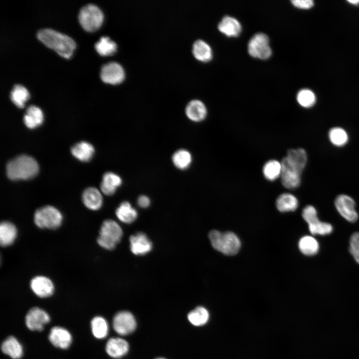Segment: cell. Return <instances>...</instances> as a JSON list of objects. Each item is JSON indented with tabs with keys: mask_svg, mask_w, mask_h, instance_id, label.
Wrapping results in <instances>:
<instances>
[{
	"mask_svg": "<svg viewBox=\"0 0 359 359\" xmlns=\"http://www.w3.org/2000/svg\"><path fill=\"white\" fill-rule=\"evenodd\" d=\"M36 36L46 46L65 58L71 56L75 48V43L71 38L50 28L40 29Z\"/></svg>",
	"mask_w": 359,
	"mask_h": 359,
	"instance_id": "1",
	"label": "cell"
},
{
	"mask_svg": "<svg viewBox=\"0 0 359 359\" xmlns=\"http://www.w3.org/2000/svg\"><path fill=\"white\" fill-rule=\"evenodd\" d=\"M39 171L36 161L32 157L22 155L12 159L7 164V177L13 180H27L35 177Z\"/></svg>",
	"mask_w": 359,
	"mask_h": 359,
	"instance_id": "2",
	"label": "cell"
},
{
	"mask_svg": "<svg viewBox=\"0 0 359 359\" xmlns=\"http://www.w3.org/2000/svg\"><path fill=\"white\" fill-rule=\"evenodd\" d=\"M208 237L212 247L226 255L236 254L241 247L239 238L232 232H221L213 230L209 232Z\"/></svg>",
	"mask_w": 359,
	"mask_h": 359,
	"instance_id": "3",
	"label": "cell"
},
{
	"mask_svg": "<svg viewBox=\"0 0 359 359\" xmlns=\"http://www.w3.org/2000/svg\"><path fill=\"white\" fill-rule=\"evenodd\" d=\"M122 236L123 230L119 224L112 219H106L101 225L97 242L103 248L111 250L116 247Z\"/></svg>",
	"mask_w": 359,
	"mask_h": 359,
	"instance_id": "4",
	"label": "cell"
},
{
	"mask_svg": "<svg viewBox=\"0 0 359 359\" xmlns=\"http://www.w3.org/2000/svg\"><path fill=\"white\" fill-rule=\"evenodd\" d=\"M63 219V215L58 209L48 205L36 209L33 215L34 224L41 229H56L62 224Z\"/></svg>",
	"mask_w": 359,
	"mask_h": 359,
	"instance_id": "5",
	"label": "cell"
},
{
	"mask_svg": "<svg viewBox=\"0 0 359 359\" xmlns=\"http://www.w3.org/2000/svg\"><path fill=\"white\" fill-rule=\"evenodd\" d=\"M78 20L84 30L92 32L98 29L102 24L103 14L98 6L93 4H88L80 9Z\"/></svg>",
	"mask_w": 359,
	"mask_h": 359,
	"instance_id": "6",
	"label": "cell"
},
{
	"mask_svg": "<svg viewBox=\"0 0 359 359\" xmlns=\"http://www.w3.org/2000/svg\"><path fill=\"white\" fill-rule=\"evenodd\" d=\"M304 220L308 223L311 234L314 235H326L331 233L333 227L329 223L320 221L316 208L312 205L306 206L302 213Z\"/></svg>",
	"mask_w": 359,
	"mask_h": 359,
	"instance_id": "7",
	"label": "cell"
},
{
	"mask_svg": "<svg viewBox=\"0 0 359 359\" xmlns=\"http://www.w3.org/2000/svg\"><path fill=\"white\" fill-rule=\"evenodd\" d=\"M247 47L249 54L255 58L266 59L272 54L269 37L262 32L253 35L248 41Z\"/></svg>",
	"mask_w": 359,
	"mask_h": 359,
	"instance_id": "8",
	"label": "cell"
},
{
	"mask_svg": "<svg viewBox=\"0 0 359 359\" xmlns=\"http://www.w3.org/2000/svg\"><path fill=\"white\" fill-rule=\"evenodd\" d=\"M281 162L282 169L280 179L282 185L289 189L298 188L301 184L302 172L291 164L285 157Z\"/></svg>",
	"mask_w": 359,
	"mask_h": 359,
	"instance_id": "9",
	"label": "cell"
},
{
	"mask_svg": "<svg viewBox=\"0 0 359 359\" xmlns=\"http://www.w3.org/2000/svg\"><path fill=\"white\" fill-rule=\"evenodd\" d=\"M335 205L338 212L346 220L355 222L358 220L359 215L356 210V202L351 196L345 194L338 195Z\"/></svg>",
	"mask_w": 359,
	"mask_h": 359,
	"instance_id": "10",
	"label": "cell"
},
{
	"mask_svg": "<svg viewBox=\"0 0 359 359\" xmlns=\"http://www.w3.org/2000/svg\"><path fill=\"white\" fill-rule=\"evenodd\" d=\"M137 326L135 318L133 315L127 311L117 313L113 320V327L114 331L120 335H127L133 332Z\"/></svg>",
	"mask_w": 359,
	"mask_h": 359,
	"instance_id": "11",
	"label": "cell"
},
{
	"mask_svg": "<svg viewBox=\"0 0 359 359\" xmlns=\"http://www.w3.org/2000/svg\"><path fill=\"white\" fill-rule=\"evenodd\" d=\"M50 320L48 314L44 310L34 307L27 313L25 318L26 327L31 331H41Z\"/></svg>",
	"mask_w": 359,
	"mask_h": 359,
	"instance_id": "12",
	"label": "cell"
},
{
	"mask_svg": "<svg viewBox=\"0 0 359 359\" xmlns=\"http://www.w3.org/2000/svg\"><path fill=\"white\" fill-rule=\"evenodd\" d=\"M100 77L106 83L117 84L124 80L125 71L123 67L118 63L110 62L101 67Z\"/></svg>",
	"mask_w": 359,
	"mask_h": 359,
	"instance_id": "13",
	"label": "cell"
},
{
	"mask_svg": "<svg viewBox=\"0 0 359 359\" xmlns=\"http://www.w3.org/2000/svg\"><path fill=\"white\" fill-rule=\"evenodd\" d=\"M30 287L35 295L39 298H47L54 292V285L48 277L39 275L32 278L30 282Z\"/></svg>",
	"mask_w": 359,
	"mask_h": 359,
	"instance_id": "14",
	"label": "cell"
},
{
	"mask_svg": "<svg viewBox=\"0 0 359 359\" xmlns=\"http://www.w3.org/2000/svg\"><path fill=\"white\" fill-rule=\"evenodd\" d=\"M48 339L54 347L61 349L68 348L72 341L70 332L66 329L59 326L53 327L51 329Z\"/></svg>",
	"mask_w": 359,
	"mask_h": 359,
	"instance_id": "15",
	"label": "cell"
},
{
	"mask_svg": "<svg viewBox=\"0 0 359 359\" xmlns=\"http://www.w3.org/2000/svg\"><path fill=\"white\" fill-rule=\"evenodd\" d=\"M131 252L136 255H144L151 251L152 243L143 232L132 235L129 238Z\"/></svg>",
	"mask_w": 359,
	"mask_h": 359,
	"instance_id": "16",
	"label": "cell"
},
{
	"mask_svg": "<svg viewBox=\"0 0 359 359\" xmlns=\"http://www.w3.org/2000/svg\"><path fill=\"white\" fill-rule=\"evenodd\" d=\"M185 113L187 118L193 122L203 121L207 114V110L204 104L200 100L194 99L186 105Z\"/></svg>",
	"mask_w": 359,
	"mask_h": 359,
	"instance_id": "17",
	"label": "cell"
},
{
	"mask_svg": "<svg viewBox=\"0 0 359 359\" xmlns=\"http://www.w3.org/2000/svg\"><path fill=\"white\" fill-rule=\"evenodd\" d=\"M102 192L93 187L87 188L82 195L84 205L91 210H99L103 205Z\"/></svg>",
	"mask_w": 359,
	"mask_h": 359,
	"instance_id": "18",
	"label": "cell"
},
{
	"mask_svg": "<svg viewBox=\"0 0 359 359\" xmlns=\"http://www.w3.org/2000/svg\"><path fill=\"white\" fill-rule=\"evenodd\" d=\"M129 349L128 343L120 338H111L107 341L105 350L107 354L115 359L120 358L128 353Z\"/></svg>",
	"mask_w": 359,
	"mask_h": 359,
	"instance_id": "19",
	"label": "cell"
},
{
	"mask_svg": "<svg viewBox=\"0 0 359 359\" xmlns=\"http://www.w3.org/2000/svg\"><path fill=\"white\" fill-rule=\"evenodd\" d=\"M122 182V179L118 175L111 172H107L102 178L100 184L101 191L106 195H112Z\"/></svg>",
	"mask_w": 359,
	"mask_h": 359,
	"instance_id": "20",
	"label": "cell"
},
{
	"mask_svg": "<svg viewBox=\"0 0 359 359\" xmlns=\"http://www.w3.org/2000/svg\"><path fill=\"white\" fill-rule=\"evenodd\" d=\"M17 236L15 225L8 221H3L0 224V244L2 247L12 245Z\"/></svg>",
	"mask_w": 359,
	"mask_h": 359,
	"instance_id": "21",
	"label": "cell"
},
{
	"mask_svg": "<svg viewBox=\"0 0 359 359\" xmlns=\"http://www.w3.org/2000/svg\"><path fill=\"white\" fill-rule=\"evenodd\" d=\"M218 29L226 36H237L241 32L242 27L237 19L226 15L219 22Z\"/></svg>",
	"mask_w": 359,
	"mask_h": 359,
	"instance_id": "22",
	"label": "cell"
},
{
	"mask_svg": "<svg viewBox=\"0 0 359 359\" xmlns=\"http://www.w3.org/2000/svg\"><path fill=\"white\" fill-rule=\"evenodd\" d=\"M3 353L12 359H20L23 355V348L21 344L13 336L7 337L1 344Z\"/></svg>",
	"mask_w": 359,
	"mask_h": 359,
	"instance_id": "23",
	"label": "cell"
},
{
	"mask_svg": "<svg viewBox=\"0 0 359 359\" xmlns=\"http://www.w3.org/2000/svg\"><path fill=\"white\" fill-rule=\"evenodd\" d=\"M43 119V114L40 109L35 106L31 105L26 109L23 121L27 128L34 129L42 124Z\"/></svg>",
	"mask_w": 359,
	"mask_h": 359,
	"instance_id": "24",
	"label": "cell"
},
{
	"mask_svg": "<svg viewBox=\"0 0 359 359\" xmlns=\"http://www.w3.org/2000/svg\"><path fill=\"white\" fill-rule=\"evenodd\" d=\"M71 152L72 155L79 161L87 162L91 160L95 150L91 144L83 141L74 145Z\"/></svg>",
	"mask_w": 359,
	"mask_h": 359,
	"instance_id": "25",
	"label": "cell"
},
{
	"mask_svg": "<svg viewBox=\"0 0 359 359\" xmlns=\"http://www.w3.org/2000/svg\"><path fill=\"white\" fill-rule=\"evenodd\" d=\"M117 217L122 222L132 223L137 218L138 212L131 203L125 201L120 203L115 211Z\"/></svg>",
	"mask_w": 359,
	"mask_h": 359,
	"instance_id": "26",
	"label": "cell"
},
{
	"mask_svg": "<svg viewBox=\"0 0 359 359\" xmlns=\"http://www.w3.org/2000/svg\"><path fill=\"white\" fill-rule=\"evenodd\" d=\"M285 158L302 172L307 163V154L306 151L303 148L289 149Z\"/></svg>",
	"mask_w": 359,
	"mask_h": 359,
	"instance_id": "27",
	"label": "cell"
},
{
	"mask_svg": "<svg viewBox=\"0 0 359 359\" xmlns=\"http://www.w3.org/2000/svg\"><path fill=\"white\" fill-rule=\"evenodd\" d=\"M299 202L297 197L289 193L280 194L276 201L277 209L282 212L294 211L298 207Z\"/></svg>",
	"mask_w": 359,
	"mask_h": 359,
	"instance_id": "28",
	"label": "cell"
},
{
	"mask_svg": "<svg viewBox=\"0 0 359 359\" xmlns=\"http://www.w3.org/2000/svg\"><path fill=\"white\" fill-rule=\"evenodd\" d=\"M172 161L176 168L180 170H185L187 169L192 163V155L187 150L180 149L173 154Z\"/></svg>",
	"mask_w": 359,
	"mask_h": 359,
	"instance_id": "29",
	"label": "cell"
},
{
	"mask_svg": "<svg viewBox=\"0 0 359 359\" xmlns=\"http://www.w3.org/2000/svg\"><path fill=\"white\" fill-rule=\"evenodd\" d=\"M298 247L303 254L313 256L319 252L320 245L317 240L313 236L305 235L300 239Z\"/></svg>",
	"mask_w": 359,
	"mask_h": 359,
	"instance_id": "30",
	"label": "cell"
},
{
	"mask_svg": "<svg viewBox=\"0 0 359 359\" xmlns=\"http://www.w3.org/2000/svg\"><path fill=\"white\" fill-rule=\"evenodd\" d=\"M192 53L197 59L201 61L207 62L212 59V52L210 46L201 39H198L193 43Z\"/></svg>",
	"mask_w": 359,
	"mask_h": 359,
	"instance_id": "31",
	"label": "cell"
},
{
	"mask_svg": "<svg viewBox=\"0 0 359 359\" xmlns=\"http://www.w3.org/2000/svg\"><path fill=\"white\" fill-rule=\"evenodd\" d=\"M282 169L281 162L276 160H270L264 165L262 173L267 180L274 181L280 178Z\"/></svg>",
	"mask_w": 359,
	"mask_h": 359,
	"instance_id": "32",
	"label": "cell"
},
{
	"mask_svg": "<svg viewBox=\"0 0 359 359\" xmlns=\"http://www.w3.org/2000/svg\"><path fill=\"white\" fill-rule=\"evenodd\" d=\"M91 328L93 335L98 339L106 338L108 334V324L107 321L101 316H96L92 319Z\"/></svg>",
	"mask_w": 359,
	"mask_h": 359,
	"instance_id": "33",
	"label": "cell"
},
{
	"mask_svg": "<svg viewBox=\"0 0 359 359\" xmlns=\"http://www.w3.org/2000/svg\"><path fill=\"white\" fill-rule=\"evenodd\" d=\"M209 314L206 308L199 306L191 311L187 315L189 322L193 326H201L209 319Z\"/></svg>",
	"mask_w": 359,
	"mask_h": 359,
	"instance_id": "34",
	"label": "cell"
},
{
	"mask_svg": "<svg viewBox=\"0 0 359 359\" xmlns=\"http://www.w3.org/2000/svg\"><path fill=\"white\" fill-rule=\"evenodd\" d=\"M28 91L23 86L15 84L13 86L10 93V98L13 104L19 108L24 106L25 102L28 99Z\"/></svg>",
	"mask_w": 359,
	"mask_h": 359,
	"instance_id": "35",
	"label": "cell"
},
{
	"mask_svg": "<svg viewBox=\"0 0 359 359\" xmlns=\"http://www.w3.org/2000/svg\"><path fill=\"white\" fill-rule=\"evenodd\" d=\"M97 52L102 56L111 55L117 49V44L107 36H102L95 44Z\"/></svg>",
	"mask_w": 359,
	"mask_h": 359,
	"instance_id": "36",
	"label": "cell"
},
{
	"mask_svg": "<svg viewBox=\"0 0 359 359\" xmlns=\"http://www.w3.org/2000/svg\"><path fill=\"white\" fill-rule=\"evenodd\" d=\"M328 136L331 143L337 147L344 146L349 140L348 133L341 127H334L331 129Z\"/></svg>",
	"mask_w": 359,
	"mask_h": 359,
	"instance_id": "37",
	"label": "cell"
},
{
	"mask_svg": "<svg viewBox=\"0 0 359 359\" xmlns=\"http://www.w3.org/2000/svg\"><path fill=\"white\" fill-rule=\"evenodd\" d=\"M298 103L305 108L312 107L316 102V96L314 93L309 89L300 90L297 95Z\"/></svg>",
	"mask_w": 359,
	"mask_h": 359,
	"instance_id": "38",
	"label": "cell"
},
{
	"mask_svg": "<svg viewBox=\"0 0 359 359\" xmlns=\"http://www.w3.org/2000/svg\"><path fill=\"white\" fill-rule=\"evenodd\" d=\"M349 251L355 260L359 264V232L353 234L350 240Z\"/></svg>",
	"mask_w": 359,
	"mask_h": 359,
	"instance_id": "39",
	"label": "cell"
},
{
	"mask_svg": "<svg viewBox=\"0 0 359 359\" xmlns=\"http://www.w3.org/2000/svg\"><path fill=\"white\" fill-rule=\"evenodd\" d=\"M291 2L296 7L303 9L310 8L314 5L312 0H293Z\"/></svg>",
	"mask_w": 359,
	"mask_h": 359,
	"instance_id": "40",
	"label": "cell"
},
{
	"mask_svg": "<svg viewBox=\"0 0 359 359\" xmlns=\"http://www.w3.org/2000/svg\"><path fill=\"white\" fill-rule=\"evenodd\" d=\"M137 203L140 207L146 208L150 206L151 200L147 195H141L137 199Z\"/></svg>",
	"mask_w": 359,
	"mask_h": 359,
	"instance_id": "41",
	"label": "cell"
},
{
	"mask_svg": "<svg viewBox=\"0 0 359 359\" xmlns=\"http://www.w3.org/2000/svg\"><path fill=\"white\" fill-rule=\"evenodd\" d=\"M348 2H350L352 4H355V5L359 4V0H348Z\"/></svg>",
	"mask_w": 359,
	"mask_h": 359,
	"instance_id": "42",
	"label": "cell"
},
{
	"mask_svg": "<svg viewBox=\"0 0 359 359\" xmlns=\"http://www.w3.org/2000/svg\"><path fill=\"white\" fill-rule=\"evenodd\" d=\"M166 359L163 358H158V359Z\"/></svg>",
	"mask_w": 359,
	"mask_h": 359,
	"instance_id": "43",
	"label": "cell"
}]
</instances>
